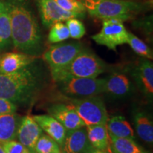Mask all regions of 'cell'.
Masks as SVG:
<instances>
[{
  "mask_svg": "<svg viewBox=\"0 0 153 153\" xmlns=\"http://www.w3.org/2000/svg\"><path fill=\"white\" fill-rule=\"evenodd\" d=\"M85 128L89 142L94 149L106 153L112 152L111 138L106 125L87 126Z\"/></svg>",
  "mask_w": 153,
  "mask_h": 153,
  "instance_id": "e0dca14e",
  "label": "cell"
},
{
  "mask_svg": "<svg viewBox=\"0 0 153 153\" xmlns=\"http://www.w3.org/2000/svg\"><path fill=\"white\" fill-rule=\"evenodd\" d=\"M0 153H5V151L4 150L2 145H1V143H0Z\"/></svg>",
  "mask_w": 153,
  "mask_h": 153,
  "instance_id": "4dcf8cb0",
  "label": "cell"
},
{
  "mask_svg": "<svg viewBox=\"0 0 153 153\" xmlns=\"http://www.w3.org/2000/svg\"><path fill=\"white\" fill-rule=\"evenodd\" d=\"M22 117L16 113L0 115V143L3 144L16 138Z\"/></svg>",
  "mask_w": 153,
  "mask_h": 153,
  "instance_id": "ac0fdd59",
  "label": "cell"
},
{
  "mask_svg": "<svg viewBox=\"0 0 153 153\" xmlns=\"http://www.w3.org/2000/svg\"><path fill=\"white\" fill-rule=\"evenodd\" d=\"M108 65L91 50L84 48L64 68L51 72L55 82L68 77L97 78L106 72Z\"/></svg>",
  "mask_w": 153,
  "mask_h": 153,
  "instance_id": "277c9868",
  "label": "cell"
},
{
  "mask_svg": "<svg viewBox=\"0 0 153 153\" xmlns=\"http://www.w3.org/2000/svg\"><path fill=\"white\" fill-rule=\"evenodd\" d=\"M64 98L67 104L76 111L86 126L106 124L108 113L104 101L99 95L82 99Z\"/></svg>",
  "mask_w": 153,
  "mask_h": 153,
  "instance_id": "8992f818",
  "label": "cell"
},
{
  "mask_svg": "<svg viewBox=\"0 0 153 153\" xmlns=\"http://www.w3.org/2000/svg\"><path fill=\"white\" fill-rule=\"evenodd\" d=\"M33 118L42 131L58 143L60 147L62 146L65 138L67 130L60 122L50 115H37Z\"/></svg>",
  "mask_w": 153,
  "mask_h": 153,
  "instance_id": "2e32d148",
  "label": "cell"
},
{
  "mask_svg": "<svg viewBox=\"0 0 153 153\" xmlns=\"http://www.w3.org/2000/svg\"><path fill=\"white\" fill-rule=\"evenodd\" d=\"M34 153H61V150L58 143L47 134L43 133L36 142Z\"/></svg>",
  "mask_w": 153,
  "mask_h": 153,
  "instance_id": "cb8c5ba5",
  "label": "cell"
},
{
  "mask_svg": "<svg viewBox=\"0 0 153 153\" xmlns=\"http://www.w3.org/2000/svg\"><path fill=\"white\" fill-rule=\"evenodd\" d=\"M38 57L23 53H5L0 55V74L15 72L31 64Z\"/></svg>",
  "mask_w": 153,
  "mask_h": 153,
  "instance_id": "9a60e30c",
  "label": "cell"
},
{
  "mask_svg": "<svg viewBox=\"0 0 153 153\" xmlns=\"http://www.w3.org/2000/svg\"><path fill=\"white\" fill-rule=\"evenodd\" d=\"M128 68L134 84L149 100L153 98V63L150 60L140 57Z\"/></svg>",
  "mask_w": 153,
  "mask_h": 153,
  "instance_id": "30bf717a",
  "label": "cell"
},
{
  "mask_svg": "<svg viewBox=\"0 0 153 153\" xmlns=\"http://www.w3.org/2000/svg\"><path fill=\"white\" fill-rule=\"evenodd\" d=\"M45 79L43 63L36 58L31 64L18 71L0 74V98L16 105L31 104L43 91Z\"/></svg>",
  "mask_w": 153,
  "mask_h": 153,
  "instance_id": "7a4b0ae2",
  "label": "cell"
},
{
  "mask_svg": "<svg viewBox=\"0 0 153 153\" xmlns=\"http://www.w3.org/2000/svg\"><path fill=\"white\" fill-rule=\"evenodd\" d=\"M128 68L115 70L105 78L104 93L114 99H123L133 94L135 86Z\"/></svg>",
  "mask_w": 153,
  "mask_h": 153,
  "instance_id": "9c48e42d",
  "label": "cell"
},
{
  "mask_svg": "<svg viewBox=\"0 0 153 153\" xmlns=\"http://www.w3.org/2000/svg\"><path fill=\"white\" fill-rule=\"evenodd\" d=\"M91 16L101 19H118L125 21L133 19L144 11L150 4L123 0H80Z\"/></svg>",
  "mask_w": 153,
  "mask_h": 153,
  "instance_id": "3957f363",
  "label": "cell"
},
{
  "mask_svg": "<svg viewBox=\"0 0 153 153\" xmlns=\"http://www.w3.org/2000/svg\"><path fill=\"white\" fill-rule=\"evenodd\" d=\"M106 129L110 137L134 139L133 128L122 116H115L107 120Z\"/></svg>",
  "mask_w": 153,
  "mask_h": 153,
  "instance_id": "d6986e66",
  "label": "cell"
},
{
  "mask_svg": "<svg viewBox=\"0 0 153 153\" xmlns=\"http://www.w3.org/2000/svg\"><path fill=\"white\" fill-rule=\"evenodd\" d=\"M1 145L5 153H30L26 147L15 140L3 143Z\"/></svg>",
  "mask_w": 153,
  "mask_h": 153,
  "instance_id": "83f0119b",
  "label": "cell"
},
{
  "mask_svg": "<svg viewBox=\"0 0 153 153\" xmlns=\"http://www.w3.org/2000/svg\"><path fill=\"white\" fill-rule=\"evenodd\" d=\"M90 153H106V152H103V151H101L99 150H96V149H93V150L90 152Z\"/></svg>",
  "mask_w": 153,
  "mask_h": 153,
  "instance_id": "f546056e",
  "label": "cell"
},
{
  "mask_svg": "<svg viewBox=\"0 0 153 153\" xmlns=\"http://www.w3.org/2000/svg\"><path fill=\"white\" fill-rule=\"evenodd\" d=\"M84 48L83 44L78 41L57 43L44 51L42 57L51 72L56 71L70 64Z\"/></svg>",
  "mask_w": 153,
  "mask_h": 153,
  "instance_id": "52a82bcc",
  "label": "cell"
},
{
  "mask_svg": "<svg viewBox=\"0 0 153 153\" xmlns=\"http://www.w3.org/2000/svg\"><path fill=\"white\" fill-rule=\"evenodd\" d=\"M12 44L11 27L8 7L5 0H0V51Z\"/></svg>",
  "mask_w": 153,
  "mask_h": 153,
  "instance_id": "44dd1931",
  "label": "cell"
},
{
  "mask_svg": "<svg viewBox=\"0 0 153 153\" xmlns=\"http://www.w3.org/2000/svg\"><path fill=\"white\" fill-rule=\"evenodd\" d=\"M48 114L59 121L67 131L86 127L76 111L68 104H55L48 108Z\"/></svg>",
  "mask_w": 153,
  "mask_h": 153,
  "instance_id": "7c38bea8",
  "label": "cell"
},
{
  "mask_svg": "<svg viewBox=\"0 0 153 153\" xmlns=\"http://www.w3.org/2000/svg\"><path fill=\"white\" fill-rule=\"evenodd\" d=\"M113 153H149L131 138L110 137Z\"/></svg>",
  "mask_w": 153,
  "mask_h": 153,
  "instance_id": "7402d4cb",
  "label": "cell"
},
{
  "mask_svg": "<svg viewBox=\"0 0 153 153\" xmlns=\"http://www.w3.org/2000/svg\"><path fill=\"white\" fill-rule=\"evenodd\" d=\"M123 1H138V0H123Z\"/></svg>",
  "mask_w": 153,
  "mask_h": 153,
  "instance_id": "1f68e13d",
  "label": "cell"
},
{
  "mask_svg": "<svg viewBox=\"0 0 153 153\" xmlns=\"http://www.w3.org/2000/svg\"><path fill=\"white\" fill-rule=\"evenodd\" d=\"M36 4L42 25L47 29L56 22H65L71 18L84 19L86 16V14L68 12L63 10L54 0H36Z\"/></svg>",
  "mask_w": 153,
  "mask_h": 153,
  "instance_id": "8fae6325",
  "label": "cell"
},
{
  "mask_svg": "<svg viewBox=\"0 0 153 153\" xmlns=\"http://www.w3.org/2000/svg\"><path fill=\"white\" fill-rule=\"evenodd\" d=\"M49 29L48 40L51 43H61L70 38L68 28L63 22L55 23Z\"/></svg>",
  "mask_w": 153,
  "mask_h": 153,
  "instance_id": "d4e9b609",
  "label": "cell"
},
{
  "mask_svg": "<svg viewBox=\"0 0 153 153\" xmlns=\"http://www.w3.org/2000/svg\"><path fill=\"white\" fill-rule=\"evenodd\" d=\"M128 44L130 45L132 50L143 58L148 59L152 60L153 58L152 51L150 47L142 41L140 38L137 37L131 32L128 31Z\"/></svg>",
  "mask_w": 153,
  "mask_h": 153,
  "instance_id": "603a6c76",
  "label": "cell"
},
{
  "mask_svg": "<svg viewBox=\"0 0 153 153\" xmlns=\"http://www.w3.org/2000/svg\"><path fill=\"white\" fill-rule=\"evenodd\" d=\"M65 24L68 28L70 38L72 39L79 40L86 33L85 25L79 19L71 18L65 21Z\"/></svg>",
  "mask_w": 153,
  "mask_h": 153,
  "instance_id": "484cf974",
  "label": "cell"
},
{
  "mask_svg": "<svg viewBox=\"0 0 153 153\" xmlns=\"http://www.w3.org/2000/svg\"><path fill=\"white\" fill-rule=\"evenodd\" d=\"M55 83L64 97L82 99L104 93L105 78L68 77Z\"/></svg>",
  "mask_w": 153,
  "mask_h": 153,
  "instance_id": "5b68a950",
  "label": "cell"
},
{
  "mask_svg": "<svg viewBox=\"0 0 153 153\" xmlns=\"http://www.w3.org/2000/svg\"><path fill=\"white\" fill-rule=\"evenodd\" d=\"M42 134L43 131L33 119V116H26L22 118L17 131L16 138L30 153H34L36 142Z\"/></svg>",
  "mask_w": 153,
  "mask_h": 153,
  "instance_id": "4fadbf2b",
  "label": "cell"
},
{
  "mask_svg": "<svg viewBox=\"0 0 153 153\" xmlns=\"http://www.w3.org/2000/svg\"><path fill=\"white\" fill-rule=\"evenodd\" d=\"M61 9L68 12L86 14V9L80 0H54Z\"/></svg>",
  "mask_w": 153,
  "mask_h": 153,
  "instance_id": "4316f807",
  "label": "cell"
},
{
  "mask_svg": "<svg viewBox=\"0 0 153 153\" xmlns=\"http://www.w3.org/2000/svg\"><path fill=\"white\" fill-rule=\"evenodd\" d=\"M133 123L140 138L145 143L152 144L153 143V123L149 115L143 111H136L133 114Z\"/></svg>",
  "mask_w": 153,
  "mask_h": 153,
  "instance_id": "ffe728a7",
  "label": "cell"
},
{
  "mask_svg": "<svg viewBox=\"0 0 153 153\" xmlns=\"http://www.w3.org/2000/svg\"><path fill=\"white\" fill-rule=\"evenodd\" d=\"M91 38L99 45L116 51L118 45L127 44L128 31L126 30L123 21L120 19H104L100 31Z\"/></svg>",
  "mask_w": 153,
  "mask_h": 153,
  "instance_id": "ba28073f",
  "label": "cell"
},
{
  "mask_svg": "<svg viewBox=\"0 0 153 153\" xmlns=\"http://www.w3.org/2000/svg\"><path fill=\"white\" fill-rule=\"evenodd\" d=\"M8 7L12 44L21 53L39 57L45 49L44 37L28 0H5Z\"/></svg>",
  "mask_w": 153,
  "mask_h": 153,
  "instance_id": "6da1fadb",
  "label": "cell"
},
{
  "mask_svg": "<svg viewBox=\"0 0 153 153\" xmlns=\"http://www.w3.org/2000/svg\"><path fill=\"white\" fill-rule=\"evenodd\" d=\"M93 149L88 140L85 127L67 131L65 138L60 147L61 153H90Z\"/></svg>",
  "mask_w": 153,
  "mask_h": 153,
  "instance_id": "5bb4252c",
  "label": "cell"
},
{
  "mask_svg": "<svg viewBox=\"0 0 153 153\" xmlns=\"http://www.w3.org/2000/svg\"><path fill=\"white\" fill-rule=\"evenodd\" d=\"M17 106L10 101L0 98V115L16 113Z\"/></svg>",
  "mask_w": 153,
  "mask_h": 153,
  "instance_id": "f1b7e54d",
  "label": "cell"
}]
</instances>
